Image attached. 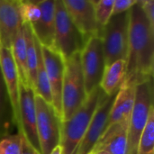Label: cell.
Masks as SVG:
<instances>
[{
  "label": "cell",
  "instance_id": "f1b7e54d",
  "mask_svg": "<svg viewBox=\"0 0 154 154\" xmlns=\"http://www.w3.org/2000/svg\"><path fill=\"white\" fill-rule=\"evenodd\" d=\"M22 136V135H21ZM21 154H40L37 152L29 143L22 136V150Z\"/></svg>",
  "mask_w": 154,
  "mask_h": 154
},
{
  "label": "cell",
  "instance_id": "3957f363",
  "mask_svg": "<svg viewBox=\"0 0 154 154\" xmlns=\"http://www.w3.org/2000/svg\"><path fill=\"white\" fill-rule=\"evenodd\" d=\"M88 95L80 63V52L65 59L62 83V122L69 119L84 104Z\"/></svg>",
  "mask_w": 154,
  "mask_h": 154
},
{
  "label": "cell",
  "instance_id": "cb8c5ba5",
  "mask_svg": "<svg viewBox=\"0 0 154 154\" xmlns=\"http://www.w3.org/2000/svg\"><path fill=\"white\" fill-rule=\"evenodd\" d=\"M19 12L23 23L34 24L41 17V9L37 2L18 0Z\"/></svg>",
  "mask_w": 154,
  "mask_h": 154
},
{
  "label": "cell",
  "instance_id": "4316f807",
  "mask_svg": "<svg viewBox=\"0 0 154 154\" xmlns=\"http://www.w3.org/2000/svg\"><path fill=\"white\" fill-rule=\"evenodd\" d=\"M137 3V0H115L113 5L112 16L128 12L132 6Z\"/></svg>",
  "mask_w": 154,
  "mask_h": 154
},
{
  "label": "cell",
  "instance_id": "f546056e",
  "mask_svg": "<svg viewBox=\"0 0 154 154\" xmlns=\"http://www.w3.org/2000/svg\"><path fill=\"white\" fill-rule=\"evenodd\" d=\"M50 154H62V150H61L60 145H59V146H57L56 148H54V149L52 150V152Z\"/></svg>",
  "mask_w": 154,
  "mask_h": 154
},
{
  "label": "cell",
  "instance_id": "83f0119b",
  "mask_svg": "<svg viewBox=\"0 0 154 154\" xmlns=\"http://www.w3.org/2000/svg\"><path fill=\"white\" fill-rule=\"evenodd\" d=\"M139 3L149 23H151L152 27H154V1L153 0H140Z\"/></svg>",
  "mask_w": 154,
  "mask_h": 154
},
{
  "label": "cell",
  "instance_id": "2e32d148",
  "mask_svg": "<svg viewBox=\"0 0 154 154\" xmlns=\"http://www.w3.org/2000/svg\"><path fill=\"white\" fill-rule=\"evenodd\" d=\"M129 121H123L109 125L93 152L105 151L109 154H128Z\"/></svg>",
  "mask_w": 154,
  "mask_h": 154
},
{
  "label": "cell",
  "instance_id": "9c48e42d",
  "mask_svg": "<svg viewBox=\"0 0 154 154\" xmlns=\"http://www.w3.org/2000/svg\"><path fill=\"white\" fill-rule=\"evenodd\" d=\"M20 134L28 143L41 154L36 129L35 93L19 80V127Z\"/></svg>",
  "mask_w": 154,
  "mask_h": 154
},
{
  "label": "cell",
  "instance_id": "5b68a950",
  "mask_svg": "<svg viewBox=\"0 0 154 154\" xmlns=\"http://www.w3.org/2000/svg\"><path fill=\"white\" fill-rule=\"evenodd\" d=\"M152 106L153 84L152 79H151L135 87L134 104L128 125V154H137L139 140Z\"/></svg>",
  "mask_w": 154,
  "mask_h": 154
},
{
  "label": "cell",
  "instance_id": "ba28073f",
  "mask_svg": "<svg viewBox=\"0 0 154 154\" xmlns=\"http://www.w3.org/2000/svg\"><path fill=\"white\" fill-rule=\"evenodd\" d=\"M80 63L86 94L88 95L99 87L106 68L100 37L93 36L88 39L80 51Z\"/></svg>",
  "mask_w": 154,
  "mask_h": 154
},
{
  "label": "cell",
  "instance_id": "603a6c76",
  "mask_svg": "<svg viewBox=\"0 0 154 154\" xmlns=\"http://www.w3.org/2000/svg\"><path fill=\"white\" fill-rule=\"evenodd\" d=\"M137 154H154V106L151 108L148 121L141 134Z\"/></svg>",
  "mask_w": 154,
  "mask_h": 154
},
{
  "label": "cell",
  "instance_id": "4dcf8cb0",
  "mask_svg": "<svg viewBox=\"0 0 154 154\" xmlns=\"http://www.w3.org/2000/svg\"><path fill=\"white\" fill-rule=\"evenodd\" d=\"M91 154H109L107 153L106 152H105V151H97V152H91Z\"/></svg>",
  "mask_w": 154,
  "mask_h": 154
},
{
  "label": "cell",
  "instance_id": "484cf974",
  "mask_svg": "<svg viewBox=\"0 0 154 154\" xmlns=\"http://www.w3.org/2000/svg\"><path fill=\"white\" fill-rule=\"evenodd\" d=\"M22 136L20 134H9L0 139V154H21Z\"/></svg>",
  "mask_w": 154,
  "mask_h": 154
},
{
  "label": "cell",
  "instance_id": "4fadbf2b",
  "mask_svg": "<svg viewBox=\"0 0 154 154\" xmlns=\"http://www.w3.org/2000/svg\"><path fill=\"white\" fill-rule=\"evenodd\" d=\"M0 70L13 108L15 126L19 127V76L11 49L0 46Z\"/></svg>",
  "mask_w": 154,
  "mask_h": 154
},
{
  "label": "cell",
  "instance_id": "ac0fdd59",
  "mask_svg": "<svg viewBox=\"0 0 154 154\" xmlns=\"http://www.w3.org/2000/svg\"><path fill=\"white\" fill-rule=\"evenodd\" d=\"M125 70L126 61L124 60H116L106 66L99 87L107 97L117 93L124 82Z\"/></svg>",
  "mask_w": 154,
  "mask_h": 154
},
{
  "label": "cell",
  "instance_id": "d6986e66",
  "mask_svg": "<svg viewBox=\"0 0 154 154\" xmlns=\"http://www.w3.org/2000/svg\"><path fill=\"white\" fill-rule=\"evenodd\" d=\"M11 52H12V56H13V59H14L17 72H18L19 80L25 86H29L28 73H27V62H26V44H25L23 24L19 28L14 37V40L11 47Z\"/></svg>",
  "mask_w": 154,
  "mask_h": 154
},
{
  "label": "cell",
  "instance_id": "9a60e30c",
  "mask_svg": "<svg viewBox=\"0 0 154 154\" xmlns=\"http://www.w3.org/2000/svg\"><path fill=\"white\" fill-rule=\"evenodd\" d=\"M41 9V17L30 25L33 35L43 47L53 49L55 29V0L36 1Z\"/></svg>",
  "mask_w": 154,
  "mask_h": 154
},
{
  "label": "cell",
  "instance_id": "6da1fadb",
  "mask_svg": "<svg viewBox=\"0 0 154 154\" xmlns=\"http://www.w3.org/2000/svg\"><path fill=\"white\" fill-rule=\"evenodd\" d=\"M126 70L122 85L136 86L153 79L154 27L137 3L129 10V38Z\"/></svg>",
  "mask_w": 154,
  "mask_h": 154
},
{
  "label": "cell",
  "instance_id": "5bb4252c",
  "mask_svg": "<svg viewBox=\"0 0 154 154\" xmlns=\"http://www.w3.org/2000/svg\"><path fill=\"white\" fill-rule=\"evenodd\" d=\"M22 24L18 0H0V46L11 49Z\"/></svg>",
  "mask_w": 154,
  "mask_h": 154
},
{
  "label": "cell",
  "instance_id": "7402d4cb",
  "mask_svg": "<svg viewBox=\"0 0 154 154\" xmlns=\"http://www.w3.org/2000/svg\"><path fill=\"white\" fill-rule=\"evenodd\" d=\"M24 39L26 44V62L29 86L34 91L36 87V69H37V51L34 41V35L30 24L23 23Z\"/></svg>",
  "mask_w": 154,
  "mask_h": 154
},
{
  "label": "cell",
  "instance_id": "30bf717a",
  "mask_svg": "<svg viewBox=\"0 0 154 154\" xmlns=\"http://www.w3.org/2000/svg\"><path fill=\"white\" fill-rule=\"evenodd\" d=\"M116 94L117 93L110 97L106 96L102 100L74 154H91L108 126L109 115Z\"/></svg>",
  "mask_w": 154,
  "mask_h": 154
},
{
  "label": "cell",
  "instance_id": "277c9868",
  "mask_svg": "<svg viewBox=\"0 0 154 154\" xmlns=\"http://www.w3.org/2000/svg\"><path fill=\"white\" fill-rule=\"evenodd\" d=\"M100 38L106 66L116 60H126L129 38V11L112 16L103 27Z\"/></svg>",
  "mask_w": 154,
  "mask_h": 154
},
{
  "label": "cell",
  "instance_id": "d4e9b609",
  "mask_svg": "<svg viewBox=\"0 0 154 154\" xmlns=\"http://www.w3.org/2000/svg\"><path fill=\"white\" fill-rule=\"evenodd\" d=\"M115 0H98L94 1L95 14L97 22L101 29L108 23L112 17L113 5Z\"/></svg>",
  "mask_w": 154,
  "mask_h": 154
},
{
  "label": "cell",
  "instance_id": "44dd1931",
  "mask_svg": "<svg viewBox=\"0 0 154 154\" xmlns=\"http://www.w3.org/2000/svg\"><path fill=\"white\" fill-rule=\"evenodd\" d=\"M36 51H37V69H36V87L34 93L36 96L42 97L47 103L52 105V97L51 88L46 73V69L44 66L42 53V46L38 40L34 36Z\"/></svg>",
  "mask_w": 154,
  "mask_h": 154
},
{
  "label": "cell",
  "instance_id": "8992f818",
  "mask_svg": "<svg viewBox=\"0 0 154 154\" xmlns=\"http://www.w3.org/2000/svg\"><path fill=\"white\" fill-rule=\"evenodd\" d=\"M88 41L71 22L62 0H55L54 47L64 60L80 52Z\"/></svg>",
  "mask_w": 154,
  "mask_h": 154
},
{
  "label": "cell",
  "instance_id": "52a82bcc",
  "mask_svg": "<svg viewBox=\"0 0 154 154\" xmlns=\"http://www.w3.org/2000/svg\"><path fill=\"white\" fill-rule=\"evenodd\" d=\"M36 129L41 154H50L60 143L62 119L52 105L35 95Z\"/></svg>",
  "mask_w": 154,
  "mask_h": 154
},
{
  "label": "cell",
  "instance_id": "7a4b0ae2",
  "mask_svg": "<svg viewBox=\"0 0 154 154\" xmlns=\"http://www.w3.org/2000/svg\"><path fill=\"white\" fill-rule=\"evenodd\" d=\"M106 97V95L100 87L97 88L88 95L86 101L79 110L69 119L62 122L60 143L62 154L75 153L96 110Z\"/></svg>",
  "mask_w": 154,
  "mask_h": 154
},
{
  "label": "cell",
  "instance_id": "7c38bea8",
  "mask_svg": "<svg viewBox=\"0 0 154 154\" xmlns=\"http://www.w3.org/2000/svg\"><path fill=\"white\" fill-rule=\"evenodd\" d=\"M42 53L51 88L52 106L62 119L61 97L65 60L55 49L42 46Z\"/></svg>",
  "mask_w": 154,
  "mask_h": 154
},
{
  "label": "cell",
  "instance_id": "ffe728a7",
  "mask_svg": "<svg viewBox=\"0 0 154 154\" xmlns=\"http://www.w3.org/2000/svg\"><path fill=\"white\" fill-rule=\"evenodd\" d=\"M13 126H15L13 108L0 70V139L9 135Z\"/></svg>",
  "mask_w": 154,
  "mask_h": 154
},
{
  "label": "cell",
  "instance_id": "e0dca14e",
  "mask_svg": "<svg viewBox=\"0 0 154 154\" xmlns=\"http://www.w3.org/2000/svg\"><path fill=\"white\" fill-rule=\"evenodd\" d=\"M135 87L132 85L121 86L109 115L108 126L123 121H129L134 104Z\"/></svg>",
  "mask_w": 154,
  "mask_h": 154
},
{
  "label": "cell",
  "instance_id": "8fae6325",
  "mask_svg": "<svg viewBox=\"0 0 154 154\" xmlns=\"http://www.w3.org/2000/svg\"><path fill=\"white\" fill-rule=\"evenodd\" d=\"M65 9L74 25L87 39L100 37L102 29L99 27L95 14L93 0H62Z\"/></svg>",
  "mask_w": 154,
  "mask_h": 154
}]
</instances>
